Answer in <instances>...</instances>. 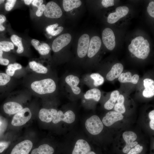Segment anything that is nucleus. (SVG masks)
I'll return each mask as SVG.
<instances>
[{
    "instance_id": "nucleus-1",
    "label": "nucleus",
    "mask_w": 154,
    "mask_h": 154,
    "mask_svg": "<svg viewBox=\"0 0 154 154\" xmlns=\"http://www.w3.org/2000/svg\"><path fill=\"white\" fill-rule=\"evenodd\" d=\"M150 45L148 40L142 36L137 37L133 39L129 45V51L138 58L145 59L150 52Z\"/></svg>"
},
{
    "instance_id": "nucleus-2",
    "label": "nucleus",
    "mask_w": 154,
    "mask_h": 154,
    "mask_svg": "<svg viewBox=\"0 0 154 154\" xmlns=\"http://www.w3.org/2000/svg\"><path fill=\"white\" fill-rule=\"evenodd\" d=\"M32 90L39 94H50L56 88L55 82L52 79L46 78L33 82L31 84Z\"/></svg>"
},
{
    "instance_id": "nucleus-3",
    "label": "nucleus",
    "mask_w": 154,
    "mask_h": 154,
    "mask_svg": "<svg viewBox=\"0 0 154 154\" xmlns=\"http://www.w3.org/2000/svg\"><path fill=\"white\" fill-rule=\"evenodd\" d=\"M85 127L91 134L96 135L103 130V125L100 118L96 115H93L87 119L86 121Z\"/></svg>"
},
{
    "instance_id": "nucleus-4",
    "label": "nucleus",
    "mask_w": 154,
    "mask_h": 154,
    "mask_svg": "<svg viewBox=\"0 0 154 154\" xmlns=\"http://www.w3.org/2000/svg\"><path fill=\"white\" fill-rule=\"evenodd\" d=\"M31 117V113L28 108H23L14 115L11 121V124L14 126H20L28 121Z\"/></svg>"
},
{
    "instance_id": "nucleus-5",
    "label": "nucleus",
    "mask_w": 154,
    "mask_h": 154,
    "mask_svg": "<svg viewBox=\"0 0 154 154\" xmlns=\"http://www.w3.org/2000/svg\"><path fill=\"white\" fill-rule=\"evenodd\" d=\"M44 13L47 18H58L62 16V12L61 8L57 3L50 1L46 5Z\"/></svg>"
},
{
    "instance_id": "nucleus-6",
    "label": "nucleus",
    "mask_w": 154,
    "mask_h": 154,
    "mask_svg": "<svg viewBox=\"0 0 154 154\" xmlns=\"http://www.w3.org/2000/svg\"><path fill=\"white\" fill-rule=\"evenodd\" d=\"M71 36L69 33H65L59 36L53 41L52 48L54 52L59 51L70 42Z\"/></svg>"
},
{
    "instance_id": "nucleus-7",
    "label": "nucleus",
    "mask_w": 154,
    "mask_h": 154,
    "mask_svg": "<svg viewBox=\"0 0 154 154\" xmlns=\"http://www.w3.org/2000/svg\"><path fill=\"white\" fill-rule=\"evenodd\" d=\"M90 37L86 34H84L80 37L78 43L77 53L78 56L82 58L87 54L90 44Z\"/></svg>"
},
{
    "instance_id": "nucleus-8",
    "label": "nucleus",
    "mask_w": 154,
    "mask_h": 154,
    "mask_svg": "<svg viewBox=\"0 0 154 154\" xmlns=\"http://www.w3.org/2000/svg\"><path fill=\"white\" fill-rule=\"evenodd\" d=\"M102 39L103 42L107 48L112 50L116 45L115 37L113 31L110 28L104 29L102 33Z\"/></svg>"
},
{
    "instance_id": "nucleus-9",
    "label": "nucleus",
    "mask_w": 154,
    "mask_h": 154,
    "mask_svg": "<svg viewBox=\"0 0 154 154\" xmlns=\"http://www.w3.org/2000/svg\"><path fill=\"white\" fill-rule=\"evenodd\" d=\"M123 137L126 143L123 152L124 153H127L131 148L137 144V142L134 141L136 139L137 135L133 132L127 131L123 133Z\"/></svg>"
},
{
    "instance_id": "nucleus-10",
    "label": "nucleus",
    "mask_w": 154,
    "mask_h": 154,
    "mask_svg": "<svg viewBox=\"0 0 154 154\" xmlns=\"http://www.w3.org/2000/svg\"><path fill=\"white\" fill-rule=\"evenodd\" d=\"M129 11V8L126 6L117 7L115 12L109 14L107 18V22L110 24L115 23L121 18L125 16Z\"/></svg>"
},
{
    "instance_id": "nucleus-11",
    "label": "nucleus",
    "mask_w": 154,
    "mask_h": 154,
    "mask_svg": "<svg viewBox=\"0 0 154 154\" xmlns=\"http://www.w3.org/2000/svg\"><path fill=\"white\" fill-rule=\"evenodd\" d=\"M32 147L31 141L28 140L23 141L15 146L11 154H29Z\"/></svg>"
},
{
    "instance_id": "nucleus-12",
    "label": "nucleus",
    "mask_w": 154,
    "mask_h": 154,
    "mask_svg": "<svg viewBox=\"0 0 154 154\" xmlns=\"http://www.w3.org/2000/svg\"><path fill=\"white\" fill-rule=\"evenodd\" d=\"M75 118V114L71 110H68L64 114L62 111L59 110L52 121L54 123H57L61 121L71 123L74 121Z\"/></svg>"
},
{
    "instance_id": "nucleus-13",
    "label": "nucleus",
    "mask_w": 154,
    "mask_h": 154,
    "mask_svg": "<svg viewBox=\"0 0 154 154\" xmlns=\"http://www.w3.org/2000/svg\"><path fill=\"white\" fill-rule=\"evenodd\" d=\"M122 114L116 111H110L107 113L102 119V122L106 126H109L118 121L123 119Z\"/></svg>"
},
{
    "instance_id": "nucleus-14",
    "label": "nucleus",
    "mask_w": 154,
    "mask_h": 154,
    "mask_svg": "<svg viewBox=\"0 0 154 154\" xmlns=\"http://www.w3.org/2000/svg\"><path fill=\"white\" fill-rule=\"evenodd\" d=\"M101 40L98 36H94L91 38L87 52L89 58L95 55L99 50L101 45Z\"/></svg>"
},
{
    "instance_id": "nucleus-15",
    "label": "nucleus",
    "mask_w": 154,
    "mask_h": 154,
    "mask_svg": "<svg viewBox=\"0 0 154 154\" xmlns=\"http://www.w3.org/2000/svg\"><path fill=\"white\" fill-rule=\"evenodd\" d=\"M57 112V111L54 109L42 108L39 111V117L42 121L49 123L52 121Z\"/></svg>"
},
{
    "instance_id": "nucleus-16",
    "label": "nucleus",
    "mask_w": 154,
    "mask_h": 154,
    "mask_svg": "<svg viewBox=\"0 0 154 154\" xmlns=\"http://www.w3.org/2000/svg\"><path fill=\"white\" fill-rule=\"evenodd\" d=\"M91 150L90 145L86 141L80 139L76 141L72 154H86Z\"/></svg>"
},
{
    "instance_id": "nucleus-17",
    "label": "nucleus",
    "mask_w": 154,
    "mask_h": 154,
    "mask_svg": "<svg viewBox=\"0 0 154 154\" xmlns=\"http://www.w3.org/2000/svg\"><path fill=\"white\" fill-rule=\"evenodd\" d=\"M65 80L74 94L78 95L80 93L81 89L77 86L80 82V79L78 77L70 74L66 77Z\"/></svg>"
},
{
    "instance_id": "nucleus-18",
    "label": "nucleus",
    "mask_w": 154,
    "mask_h": 154,
    "mask_svg": "<svg viewBox=\"0 0 154 154\" xmlns=\"http://www.w3.org/2000/svg\"><path fill=\"white\" fill-rule=\"evenodd\" d=\"M31 42V45L40 55H45L49 53L50 48L47 44L41 43L38 40L35 39H32Z\"/></svg>"
},
{
    "instance_id": "nucleus-19",
    "label": "nucleus",
    "mask_w": 154,
    "mask_h": 154,
    "mask_svg": "<svg viewBox=\"0 0 154 154\" xmlns=\"http://www.w3.org/2000/svg\"><path fill=\"white\" fill-rule=\"evenodd\" d=\"M123 66L121 64L118 63L115 64L107 73L106 76L107 79L112 81L118 78L123 72Z\"/></svg>"
},
{
    "instance_id": "nucleus-20",
    "label": "nucleus",
    "mask_w": 154,
    "mask_h": 154,
    "mask_svg": "<svg viewBox=\"0 0 154 154\" xmlns=\"http://www.w3.org/2000/svg\"><path fill=\"white\" fill-rule=\"evenodd\" d=\"M23 109V108L20 104L15 102H7L3 105L4 112L9 115L16 114Z\"/></svg>"
},
{
    "instance_id": "nucleus-21",
    "label": "nucleus",
    "mask_w": 154,
    "mask_h": 154,
    "mask_svg": "<svg viewBox=\"0 0 154 154\" xmlns=\"http://www.w3.org/2000/svg\"><path fill=\"white\" fill-rule=\"evenodd\" d=\"M145 89L143 91V95L146 98H150L154 95V81L153 80L146 78L143 80Z\"/></svg>"
},
{
    "instance_id": "nucleus-22",
    "label": "nucleus",
    "mask_w": 154,
    "mask_h": 154,
    "mask_svg": "<svg viewBox=\"0 0 154 154\" xmlns=\"http://www.w3.org/2000/svg\"><path fill=\"white\" fill-rule=\"evenodd\" d=\"M139 79L138 75L135 74L132 76L131 72H129L121 73L118 77V80L121 83L131 82L133 84H137Z\"/></svg>"
},
{
    "instance_id": "nucleus-23",
    "label": "nucleus",
    "mask_w": 154,
    "mask_h": 154,
    "mask_svg": "<svg viewBox=\"0 0 154 154\" xmlns=\"http://www.w3.org/2000/svg\"><path fill=\"white\" fill-rule=\"evenodd\" d=\"M54 149L52 147L47 144L40 145L37 148L34 149L31 154H52Z\"/></svg>"
},
{
    "instance_id": "nucleus-24",
    "label": "nucleus",
    "mask_w": 154,
    "mask_h": 154,
    "mask_svg": "<svg viewBox=\"0 0 154 154\" xmlns=\"http://www.w3.org/2000/svg\"><path fill=\"white\" fill-rule=\"evenodd\" d=\"M82 4L79 0H64L63 6L64 10L67 12L70 11L74 8L79 7Z\"/></svg>"
},
{
    "instance_id": "nucleus-25",
    "label": "nucleus",
    "mask_w": 154,
    "mask_h": 154,
    "mask_svg": "<svg viewBox=\"0 0 154 154\" xmlns=\"http://www.w3.org/2000/svg\"><path fill=\"white\" fill-rule=\"evenodd\" d=\"M119 95V93L118 90L113 91L110 94V98L104 104L105 108L108 110L112 109L114 107Z\"/></svg>"
},
{
    "instance_id": "nucleus-26",
    "label": "nucleus",
    "mask_w": 154,
    "mask_h": 154,
    "mask_svg": "<svg viewBox=\"0 0 154 154\" xmlns=\"http://www.w3.org/2000/svg\"><path fill=\"white\" fill-rule=\"evenodd\" d=\"M84 96L86 99H93L95 101L98 102L100 99L101 93L99 89L94 88L88 90L84 94Z\"/></svg>"
},
{
    "instance_id": "nucleus-27",
    "label": "nucleus",
    "mask_w": 154,
    "mask_h": 154,
    "mask_svg": "<svg viewBox=\"0 0 154 154\" xmlns=\"http://www.w3.org/2000/svg\"><path fill=\"white\" fill-rule=\"evenodd\" d=\"M29 64L30 68L37 73L46 74L48 72V69L46 67L36 61H31Z\"/></svg>"
},
{
    "instance_id": "nucleus-28",
    "label": "nucleus",
    "mask_w": 154,
    "mask_h": 154,
    "mask_svg": "<svg viewBox=\"0 0 154 154\" xmlns=\"http://www.w3.org/2000/svg\"><path fill=\"white\" fill-rule=\"evenodd\" d=\"M10 39L14 45L17 47V52L19 54L22 53L24 52V48L21 38L16 35L13 34L11 36Z\"/></svg>"
},
{
    "instance_id": "nucleus-29",
    "label": "nucleus",
    "mask_w": 154,
    "mask_h": 154,
    "mask_svg": "<svg viewBox=\"0 0 154 154\" xmlns=\"http://www.w3.org/2000/svg\"><path fill=\"white\" fill-rule=\"evenodd\" d=\"M58 23L49 25L46 27V31L48 34L52 36H56L60 34L63 29V27H58Z\"/></svg>"
},
{
    "instance_id": "nucleus-30",
    "label": "nucleus",
    "mask_w": 154,
    "mask_h": 154,
    "mask_svg": "<svg viewBox=\"0 0 154 154\" xmlns=\"http://www.w3.org/2000/svg\"><path fill=\"white\" fill-rule=\"evenodd\" d=\"M117 101V103L114 106V110L121 114H123L125 111V108L124 105V96L122 94L119 95Z\"/></svg>"
},
{
    "instance_id": "nucleus-31",
    "label": "nucleus",
    "mask_w": 154,
    "mask_h": 154,
    "mask_svg": "<svg viewBox=\"0 0 154 154\" xmlns=\"http://www.w3.org/2000/svg\"><path fill=\"white\" fill-rule=\"evenodd\" d=\"M22 66L20 64L15 63L9 65L6 70V74L10 76H12L14 74L15 72L17 70L22 68Z\"/></svg>"
},
{
    "instance_id": "nucleus-32",
    "label": "nucleus",
    "mask_w": 154,
    "mask_h": 154,
    "mask_svg": "<svg viewBox=\"0 0 154 154\" xmlns=\"http://www.w3.org/2000/svg\"><path fill=\"white\" fill-rule=\"evenodd\" d=\"M14 48V45L10 41H0V50L6 52L10 51Z\"/></svg>"
},
{
    "instance_id": "nucleus-33",
    "label": "nucleus",
    "mask_w": 154,
    "mask_h": 154,
    "mask_svg": "<svg viewBox=\"0 0 154 154\" xmlns=\"http://www.w3.org/2000/svg\"><path fill=\"white\" fill-rule=\"evenodd\" d=\"M91 78L94 80V85L96 86H100L104 83V77L98 73H93L90 75Z\"/></svg>"
},
{
    "instance_id": "nucleus-34",
    "label": "nucleus",
    "mask_w": 154,
    "mask_h": 154,
    "mask_svg": "<svg viewBox=\"0 0 154 154\" xmlns=\"http://www.w3.org/2000/svg\"><path fill=\"white\" fill-rule=\"evenodd\" d=\"M10 80V76L6 74L0 73V86L6 85Z\"/></svg>"
},
{
    "instance_id": "nucleus-35",
    "label": "nucleus",
    "mask_w": 154,
    "mask_h": 154,
    "mask_svg": "<svg viewBox=\"0 0 154 154\" xmlns=\"http://www.w3.org/2000/svg\"><path fill=\"white\" fill-rule=\"evenodd\" d=\"M17 1L16 0H7L5 4V9L7 11H10L14 7Z\"/></svg>"
},
{
    "instance_id": "nucleus-36",
    "label": "nucleus",
    "mask_w": 154,
    "mask_h": 154,
    "mask_svg": "<svg viewBox=\"0 0 154 154\" xmlns=\"http://www.w3.org/2000/svg\"><path fill=\"white\" fill-rule=\"evenodd\" d=\"M143 148L142 146L137 144L134 148L130 149L127 154H138L142 151Z\"/></svg>"
},
{
    "instance_id": "nucleus-37",
    "label": "nucleus",
    "mask_w": 154,
    "mask_h": 154,
    "mask_svg": "<svg viewBox=\"0 0 154 154\" xmlns=\"http://www.w3.org/2000/svg\"><path fill=\"white\" fill-rule=\"evenodd\" d=\"M147 10L149 15L154 17V1H151L149 3L147 7Z\"/></svg>"
},
{
    "instance_id": "nucleus-38",
    "label": "nucleus",
    "mask_w": 154,
    "mask_h": 154,
    "mask_svg": "<svg viewBox=\"0 0 154 154\" xmlns=\"http://www.w3.org/2000/svg\"><path fill=\"white\" fill-rule=\"evenodd\" d=\"M149 117L150 119V127L152 130H154V110L151 111L149 114Z\"/></svg>"
},
{
    "instance_id": "nucleus-39",
    "label": "nucleus",
    "mask_w": 154,
    "mask_h": 154,
    "mask_svg": "<svg viewBox=\"0 0 154 154\" xmlns=\"http://www.w3.org/2000/svg\"><path fill=\"white\" fill-rule=\"evenodd\" d=\"M46 5L42 4L37 8L36 12V15L38 17H41L44 12Z\"/></svg>"
},
{
    "instance_id": "nucleus-40",
    "label": "nucleus",
    "mask_w": 154,
    "mask_h": 154,
    "mask_svg": "<svg viewBox=\"0 0 154 154\" xmlns=\"http://www.w3.org/2000/svg\"><path fill=\"white\" fill-rule=\"evenodd\" d=\"M102 5L106 8L109 6H113L114 4V1L113 0H103L102 1Z\"/></svg>"
},
{
    "instance_id": "nucleus-41",
    "label": "nucleus",
    "mask_w": 154,
    "mask_h": 154,
    "mask_svg": "<svg viewBox=\"0 0 154 154\" xmlns=\"http://www.w3.org/2000/svg\"><path fill=\"white\" fill-rule=\"evenodd\" d=\"M3 51L0 50V64L2 65H7L9 63V60L7 59L3 58Z\"/></svg>"
},
{
    "instance_id": "nucleus-42",
    "label": "nucleus",
    "mask_w": 154,
    "mask_h": 154,
    "mask_svg": "<svg viewBox=\"0 0 154 154\" xmlns=\"http://www.w3.org/2000/svg\"><path fill=\"white\" fill-rule=\"evenodd\" d=\"M6 17L2 14L0 15V31H2L5 30V27L3 24L6 21Z\"/></svg>"
},
{
    "instance_id": "nucleus-43",
    "label": "nucleus",
    "mask_w": 154,
    "mask_h": 154,
    "mask_svg": "<svg viewBox=\"0 0 154 154\" xmlns=\"http://www.w3.org/2000/svg\"><path fill=\"white\" fill-rule=\"evenodd\" d=\"M9 142L6 141H0V153H2L8 146Z\"/></svg>"
},
{
    "instance_id": "nucleus-44",
    "label": "nucleus",
    "mask_w": 154,
    "mask_h": 154,
    "mask_svg": "<svg viewBox=\"0 0 154 154\" xmlns=\"http://www.w3.org/2000/svg\"><path fill=\"white\" fill-rule=\"evenodd\" d=\"M43 1L42 0H33L32 2V5L37 8L42 4Z\"/></svg>"
},
{
    "instance_id": "nucleus-45",
    "label": "nucleus",
    "mask_w": 154,
    "mask_h": 154,
    "mask_svg": "<svg viewBox=\"0 0 154 154\" xmlns=\"http://www.w3.org/2000/svg\"><path fill=\"white\" fill-rule=\"evenodd\" d=\"M33 0H24V2L25 4L27 5H29L31 4Z\"/></svg>"
},
{
    "instance_id": "nucleus-46",
    "label": "nucleus",
    "mask_w": 154,
    "mask_h": 154,
    "mask_svg": "<svg viewBox=\"0 0 154 154\" xmlns=\"http://www.w3.org/2000/svg\"><path fill=\"white\" fill-rule=\"evenodd\" d=\"M86 154H96L93 151H90Z\"/></svg>"
},
{
    "instance_id": "nucleus-47",
    "label": "nucleus",
    "mask_w": 154,
    "mask_h": 154,
    "mask_svg": "<svg viewBox=\"0 0 154 154\" xmlns=\"http://www.w3.org/2000/svg\"><path fill=\"white\" fill-rule=\"evenodd\" d=\"M5 1L4 0H0V5L3 3Z\"/></svg>"
},
{
    "instance_id": "nucleus-48",
    "label": "nucleus",
    "mask_w": 154,
    "mask_h": 154,
    "mask_svg": "<svg viewBox=\"0 0 154 154\" xmlns=\"http://www.w3.org/2000/svg\"><path fill=\"white\" fill-rule=\"evenodd\" d=\"M1 124H2V123H1V122L0 121V126L1 125Z\"/></svg>"
},
{
    "instance_id": "nucleus-49",
    "label": "nucleus",
    "mask_w": 154,
    "mask_h": 154,
    "mask_svg": "<svg viewBox=\"0 0 154 154\" xmlns=\"http://www.w3.org/2000/svg\"><path fill=\"white\" fill-rule=\"evenodd\" d=\"M52 36H50L49 37V38H52Z\"/></svg>"
}]
</instances>
